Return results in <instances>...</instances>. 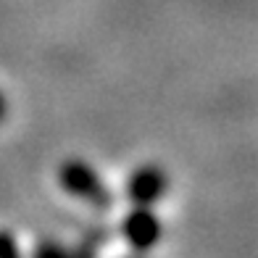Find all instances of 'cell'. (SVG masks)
Segmentation results:
<instances>
[{
    "instance_id": "3957f363",
    "label": "cell",
    "mask_w": 258,
    "mask_h": 258,
    "mask_svg": "<svg viewBox=\"0 0 258 258\" xmlns=\"http://www.w3.org/2000/svg\"><path fill=\"white\" fill-rule=\"evenodd\" d=\"M169 174L163 171L158 163H143L137 166L132 174L126 177V198L132 201L135 206H150L153 208L163 195L169 190Z\"/></svg>"
},
{
    "instance_id": "7a4b0ae2",
    "label": "cell",
    "mask_w": 258,
    "mask_h": 258,
    "mask_svg": "<svg viewBox=\"0 0 258 258\" xmlns=\"http://www.w3.org/2000/svg\"><path fill=\"white\" fill-rule=\"evenodd\" d=\"M121 237L132 250L137 253H148L153 250L163 237V227L161 219L156 216V211L150 206H135L129 214L121 219Z\"/></svg>"
},
{
    "instance_id": "5b68a950",
    "label": "cell",
    "mask_w": 258,
    "mask_h": 258,
    "mask_svg": "<svg viewBox=\"0 0 258 258\" xmlns=\"http://www.w3.org/2000/svg\"><path fill=\"white\" fill-rule=\"evenodd\" d=\"M0 258H24L16 234L8 232V229H0Z\"/></svg>"
},
{
    "instance_id": "277c9868",
    "label": "cell",
    "mask_w": 258,
    "mask_h": 258,
    "mask_svg": "<svg viewBox=\"0 0 258 258\" xmlns=\"http://www.w3.org/2000/svg\"><path fill=\"white\" fill-rule=\"evenodd\" d=\"M32 258H95L90 248L82 245H63L55 240H40L32 250Z\"/></svg>"
},
{
    "instance_id": "8992f818",
    "label": "cell",
    "mask_w": 258,
    "mask_h": 258,
    "mask_svg": "<svg viewBox=\"0 0 258 258\" xmlns=\"http://www.w3.org/2000/svg\"><path fill=\"white\" fill-rule=\"evenodd\" d=\"M6 116H8V100H6L3 92H0V124L6 121Z\"/></svg>"
},
{
    "instance_id": "6da1fadb",
    "label": "cell",
    "mask_w": 258,
    "mask_h": 258,
    "mask_svg": "<svg viewBox=\"0 0 258 258\" xmlns=\"http://www.w3.org/2000/svg\"><path fill=\"white\" fill-rule=\"evenodd\" d=\"M58 184L61 190L74 195L77 201L87 203L98 211H108L113 206V192L100 179V174L82 158H69L58 166Z\"/></svg>"
}]
</instances>
